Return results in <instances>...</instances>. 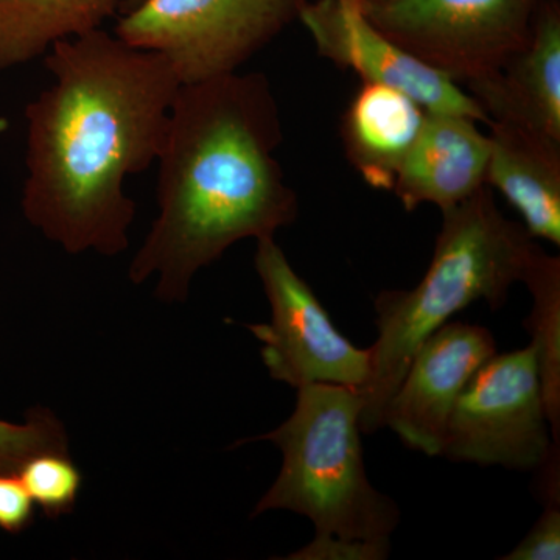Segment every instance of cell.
Here are the masks:
<instances>
[{"label":"cell","instance_id":"7a4b0ae2","mask_svg":"<svg viewBox=\"0 0 560 560\" xmlns=\"http://www.w3.org/2000/svg\"><path fill=\"white\" fill-rule=\"evenodd\" d=\"M282 119L270 80L228 73L180 84L158 156V219L128 278L158 276V298L184 301L201 268L245 238L275 237L298 217L276 158Z\"/></svg>","mask_w":560,"mask_h":560},{"label":"cell","instance_id":"44dd1931","mask_svg":"<svg viewBox=\"0 0 560 560\" xmlns=\"http://www.w3.org/2000/svg\"><path fill=\"white\" fill-rule=\"evenodd\" d=\"M35 503L18 475L0 474V528L21 533L33 521Z\"/></svg>","mask_w":560,"mask_h":560},{"label":"cell","instance_id":"5bb4252c","mask_svg":"<svg viewBox=\"0 0 560 560\" xmlns=\"http://www.w3.org/2000/svg\"><path fill=\"white\" fill-rule=\"evenodd\" d=\"M425 116L427 109L405 92L361 81L342 113L340 131L346 158L368 186L393 189Z\"/></svg>","mask_w":560,"mask_h":560},{"label":"cell","instance_id":"277c9868","mask_svg":"<svg viewBox=\"0 0 560 560\" xmlns=\"http://www.w3.org/2000/svg\"><path fill=\"white\" fill-rule=\"evenodd\" d=\"M360 412L359 390L327 383L298 389L290 419L254 440L278 445L283 464L253 517L289 510L311 518L319 539L389 541L400 512L368 480Z\"/></svg>","mask_w":560,"mask_h":560},{"label":"cell","instance_id":"9a60e30c","mask_svg":"<svg viewBox=\"0 0 560 560\" xmlns=\"http://www.w3.org/2000/svg\"><path fill=\"white\" fill-rule=\"evenodd\" d=\"M120 0H0V70L44 57L60 40L102 28Z\"/></svg>","mask_w":560,"mask_h":560},{"label":"cell","instance_id":"3957f363","mask_svg":"<svg viewBox=\"0 0 560 560\" xmlns=\"http://www.w3.org/2000/svg\"><path fill=\"white\" fill-rule=\"evenodd\" d=\"M540 250L523 224L501 213L489 186L442 210L433 257L418 285L375 298L378 338L370 348V378L359 393L361 433L385 427L386 408L420 345L474 302L503 307Z\"/></svg>","mask_w":560,"mask_h":560},{"label":"cell","instance_id":"ac0fdd59","mask_svg":"<svg viewBox=\"0 0 560 560\" xmlns=\"http://www.w3.org/2000/svg\"><path fill=\"white\" fill-rule=\"evenodd\" d=\"M46 452L68 453L65 427L49 410L35 408L22 425L0 420V474L18 475L32 456Z\"/></svg>","mask_w":560,"mask_h":560},{"label":"cell","instance_id":"2e32d148","mask_svg":"<svg viewBox=\"0 0 560 560\" xmlns=\"http://www.w3.org/2000/svg\"><path fill=\"white\" fill-rule=\"evenodd\" d=\"M534 305L526 329L536 348L545 411L555 442L560 438V260L540 250L523 280Z\"/></svg>","mask_w":560,"mask_h":560},{"label":"cell","instance_id":"5b68a950","mask_svg":"<svg viewBox=\"0 0 560 560\" xmlns=\"http://www.w3.org/2000/svg\"><path fill=\"white\" fill-rule=\"evenodd\" d=\"M311 0H138L117 21L114 35L156 51L180 84L238 72Z\"/></svg>","mask_w":560,"mask_h":560},{"label":"cell","instance_id":"7402d4cb","mask_svg":"<svg viewBox=\"0 0 560 560\" xmlns=\"http://www.w3.org/2000/svg\"><path fill=\"white\" fill-rule=\"evenodd\" d=\"M136 2H138V0H130L131 5H132V3H136Z\"/></svg>","mask_w":560,"mask_h":560},{"label":"cell","instance_id":"ffe728a7","mask_svg":"<svg viewBox=\"0 0 560 560\" xmlns=\"http://www.w3.org/2000/svg\"><path fill=\"white\" fill-rule=\"evenodd\" d=\"M389 541L341 540L315 537L307 547L287 559L294 560H381L388 558Z\"/></svg>","mask_w":560,"mask_h":560},{"label":"cell","instance_id":"7c38bea8","mask_svg":"<svg viewBox=\"0 0 560 560\" xmlns=\"http://www.w3.org/2000/svg\"><path fill=\"white\" fill-rule=\"evenodd\" d=\"M480 125L466 114L427 110L390 189L405 210L434 205L442 212L486 186L490 142Z\"/></svg>","mask_w":560,"mask_h":560},{"label":"cell","instance_id":"ba28073f","mask_svg":"<svg viewBox=\"0 0 560 560\" xmlns=\"http://www.w3.org/2000/svg\"><path fill=\"white\" fill-rule=\"evenodd\" d=\"M254 265L270 301L271 323L249 330L264 342L261 359L271 377L296 389L327 383L360 393L370 378V349L342 337L275 237L257 241Z\"/></svg>","mask_w":560,"mask_h":560},{"label":"cell","instance_id":"9c48e42d","mask_svg":"<svg viewBox=\"0 0 560 560\" xmlns=\"http://www.w3.org/2000/svg\"><path fill=\"white\" fill-rule=\"evenodd\" d=\"M298 21L307 28L319 57L352 70L364 83L405 92L427 110L466 114L488 125L469 92L378 31L364 16L360 0H311Z\"/></svg>","mask_w":560,"mask_h":560},{"label":"cell","instance_id":"8fae6325","mask_svg":"<svg viewBox=\"0 0 560 560\" xmlns=\"http://www.w3.org/2000/svg\"><path fill=\"white\" fill-rule=\"evenodd\" d=\"M466 86L489 121L515 125L560 143L559 0H544L528 44L503 68Z\"/></svg>","mask_w":560,"mask_h":560},{"label":"cell","instance_id":"d6986e66","mask_svg":"<svg viewBox=\"0 0 560 560\" xmlns=\"http://www.w3.org/2000/svg\"><path fill=\"white\" fill-rule=\"evenodd\" d=\"M503 560H559L560 511L559 503H548L536 525Z\"/></svg>","mask_w":560,"mask_h":560},{"label":"cell","instance_id":"52a82bcc","mask_svg":"<svg viewBox=\"0 0 560 560\" xmlns=\"http://www.w3.org/2000/svg\"><path fill=\"white\" fill-rule=\"evenodd\" d=\"M533 342L493 355L475 372L453 408L442 456L481 466L539 469L555 445Z\"/></svg>","mask_w":560,"mask_h":560},{"label":"cell","instance_id":"8992f818","mask_svg":"<svg viewBox=\"0 0 560 560\" xmlns=\"http://www.w3.org/2000/svg\"><path fill=\"white\" fill-rule=\"evenodd\" d=\"M544 0H360L361 11L427 66L469 83L528 44Z\"/></svg>","mask_w":560,"mask_h":560},{"label":"cell","instance_id":"e0dca14e","mask_svg":"<svg viewBox=\"0 0 560 560\" xmlns=\"http://www.w3.org/2000/svg\"><path fill=\"white\" fill-rule=\"evenodd\" d=\"M18 478L33 503L38 504L49 518L72 512L83 482L68 453L58 452L32 456L18 471Z\"/></svg>","mask_w":560,"mask_h":560},{"label":"cell","instance_id":"30bf717a","mask_svg":"<svg viewBox=\"0 0 560 560\" xmlns=\"http://www.w3.org/2000/svg\"><path fill=\"white\" fill-rule=\"evenodd\" d=\"M495 353V340L486 327L445 323L416 350L386 408L385 427L408 447L441 455L456 400Z\"/></svg>","mask_w":560,"mask_h":560},{"label":"cell","instance_id":"4fadbf2b","mask_svg":"<svg viewBox=\"0 0 560 560\" xmlns=\"http://www.w3.org/2000/svg\"><path fill=\"white\" fill-rule=\"evenodd\" d=\"M486 186L517 210L533 238L560 245V143L490 120Z\"/></svg>","mask_w":560,"mask_h":560},{"label":"cell","instance_id":"6da1fadb","mask_svg":"<svg viewBox=\"0 0 560 560\" xmlns=\"http://www.w3.org/2000/svg\"><path fill=\"white\" fill-rule=\"evenodd\" d=\"M51 83L25 108V219L69 254L128 246L131 176L160 156L180 81L156 51L103 28L46 55Z\"/></svg>","mask_w":560,"mask_h":560}]
</instances>
